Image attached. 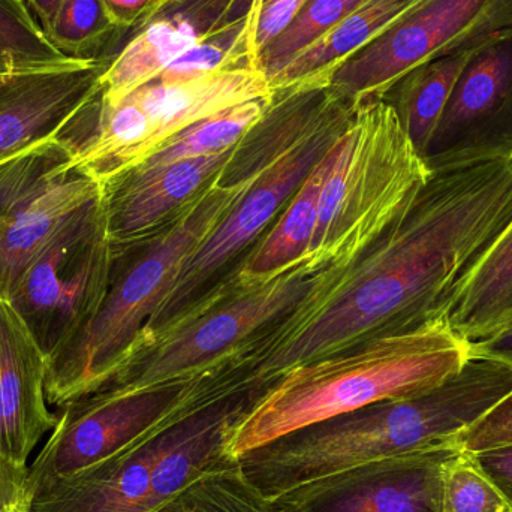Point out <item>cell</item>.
Masks as SVG:
<instances>
[{
  "label": "cell",
  "mask_w": 512,
  "mask_h": 512,
  "mask_svg": "<svg viewBox=\"0 0 512 512\" xmlns=\"http://www.w3.org/2000/svg\"><path fill=\"white\" fill-rule=\"evenodd\" d=\"M511 222L512 161L432 174L363 254L325 268L294 309L204 375L225 390H262L375 337L448 324Z\"/></svg>",
  "instance_id": "cell-1"
},
{
  "label": "cell",
  "mask_w": 512,
  "mask_h": 512,
  "mask_svg": "<svg viewBox=\"0 0 512 512\" xmlns=\"http://www.w3.org/2000/svg\"><path fill=\"white\" fill-rule=\"evenodd\" d=\"M512 393V369L471 357L432 390L337 415L237 457L246 480L268 501L307 481L457 438Z\"/></svg>",
  "instance_id": "cell-2"
},
{
  "label": "cell",
  "mask_w": 512,
  "mask_h": 512,
  "mask_svg": "<svg viewBox=\"0 0 512 512\" xmlns=\"http://www.w3.org/2000/svg\"><path fill=\"white\" fill-rule=\"evenodd\" d=\"M264 161L249 168L227 167L161 234L144 240L135 258L126 249H114L101 306L48 360V403L63 408L93 393L140 352L147 325L167 300L183 265L248 191Z\"/></svg>",
  "instance_id": "cell-3"
},
{
  "label": "cell",
  "mask_w": 512,
  "mask_h": 512,
  "mask_svg": "<svg viewBox=\"0 0 512 512\" xmlns=\"http://www.w3.org/2000/svg\"><path fill=\"white\" fill-rule=\"evenodd\" d=\"M471 342L441 324L367 340L292 367L270 385L237 430L234 456L355 409L432 390L459 373Z\"/></svg>",
  "instance_id": "cell-4"
},
{
  "label": "cell",
  "mask_w": 512,
  "mask_h": 512,
  "mask_svg": "<svg viewBox=\"0 0 512 512\" xmlns=\"http://www.w3.org/2000/svg\"><path fill=\"white\" fill-rule=\"evenodd\" d=\"M268 388L216 399L186 394L167 420L125 450L36 490L27 511H155L194 481L236 462L237 430Z\"/></svg>",
  "instance_id": "cell-5"
},
{
  "label": "cell",
  "mask_w": 512,
  "mask_h": 512,
  "mask_svg": "<svg viewBox=\"0 0 512 512\" xmlns=\"http://www.w3.org/2000/svg\"><path fill=\"white\" fill-rule=\"evenodd\" d=\"M430 177L394 108L382 98L358 105L322 188L309 264L319 270L351 264L399 218Z\"/></svg>",
  "instance_id": "cell-6"
},
{
  "label": "cell",
  "mask_w": 512,
  "mask_h": 512,
  "mask_svg": "<svg viewBox=\"0 0 512 512\" xmlns=\"http://www.w3.org/2000/svg\"><path fill=\"white\" fill-rule=\"evenodd\" d=\"M273 95L254 62L186 83L153 80L114 105H102L96 95L57 138L72 150L75 164L102 185L143 164L191 126Z\"/></svg>",
  "instance_id": "cell-7"
},
{
  "label": "cell",
  "mask_w": 512,
  "mask_h": 512,
  "mask_svg": "<svg viewBox=\"0 0 512 512\" xmlns=\"http://www.w3.org/2000/svg\"><path fill=\"white\" fill-rule=\"evenodd\" d=\"M355 108L333 95L318 116L286 123L248 191L183 265L167 300L147 325L140 352L182 322L206 298L213 280L262 236L345 131Z\"/></svg>",
  "instance_id": "cell-8"
},
{
  "label": "cell",
  "mask_w": 512,
  "mask_h": 512,
  "mask_svg": "<svg viewBox=\"0 0 512 512\" xmlns=\"http://www.w3.org/2000/svg\"><path fill=\"white\" fill-rule=\"evenodd\" d=\"M324 270L304 259L255 288L225 291L132 358L102 387L146 390L203 375L294 309Z\"/></svg>",
  "instance_id": "cell-9"
},
{
  "label": "cell",
  "mask_w": 512,
  "mask_h": 512,
  "mask_svg": "<svg viewBox=\"0 0 512 512\" xmlns=\"http://www.w3.org/2000/svg\"><path fill=\"white\" fill-rule=\"evenodd\" d=\"M113 264L101 195L57 234L8 300L48 360L95 315Z\"/></svg>",
  "instance_id": "cell-10"
},
{
  "label": "cell",
  "mask_w": 512,
  "mask_h": 512,
  "mask_svg": "<svg viewBox=\"0 0 512 512\" xmlns=\"http://www.w3.org/2000/svg\"><path fill=\"white\" fill-rule=\"evenodd\" d=\"M512 29V0H426L328 75L336 98L358 107L429 60L480 47Z\"/></svg>",
  "instance_id": "cell-11"
},
{
  "label": "cell",
  "mask_w": 512,
  "mask_h": 512,
  "mask_svg": "<svg viewBox=\"0 0 512 512\" xmlns=\"http://www.w3.org/2000/svg\"><path fill=\"white\" fill-rule=\"evenodd\" d=\"M189 382L137 391L105 385L63 406L50 438L27 466L24 501L45 484L104 462L152 432L179 408Z\"/></svg>",
  "instance_id": "cell-12"
},
{
  "label": "cell",
  "mask_w": 512,
  "mask_h": 512,
  "mask_svg": "<svg viewBox=\"0 0 512 512\" xmlns=\"http://www.w3.org/2000/svg\"><path fill=\"white\" fill-rule=\"evenodd\" d=\"M423 159L432 174L512 161V29L472 53Z\"/></svg>",
  "instance_id": "cell-13"
},
{
  "label": "cell",
  "mask_w": 512,
  "mask_h": 512,
  "mask_svg": "<svg viewBox=\"0 0 512 512\" xmlns=\"http://www.w3.org/2000/svg\"><path fill=\"white\" fill-rule=\"evenodd\" d=\"M457 444L373 460L307 481L270 501V512H441Z\"/></svg>",
  "instance_id": "cell-14"
},
{
  "label": "cell",
  "mask_w": 512,
  "mask_h": 512,
  "mask_svg": "<svg viewBox=\"0 0 512 512\" xmlns=\"http://www.w3.org/2000/svg\"><path fill=\"white\" fill-rule=\"evenodd\" d=\"M237 147L224 155L132 168L102 183V206L114 248H129L164 230L222 176Z\"/></svg>",
  "instance_id": "cell-15"
},
{
  "label": "cell",
  "mask_w": 512,
  "mask_h": 512,
  "mask_svg": "<svg viewBox=\"0 0 512 512\" xmlns=\"http://www.w3.org/2000/svg\"><path fill=\"white\" fill-rule=\"evenodd\" d=\"M107 62L75 59L0 78V164L56 138L98 95Z\"/></svg>",
  "instance_id": "cell-16"
},
{
  "label": "cell",
  "mask_w": 512,
  "mask_h": 512,
  "mask_svg": "<svg viewBox=\"0 0 512 512\" xmlns=\"http://www.w3.org/2000/svg\"><path fill=\"white\" fill-rule=\"evenodd\" d=\"M255 0H176L108 60L98 101L114 105L156 80L174 60L254 8Z\"/></svg>",
  "instance_id": "cell-17"
},
{
  "label": "cell",
  "mask_w": 512,
  "mask_h": 512,
  "mask_svg": "<svg viewBox=\"0 0 512 512\" xmlns=\"http://www.w3.org/2000/svg\"><path fill=\"white\" fill-rule=\"evenodd\" d=\"M48 358L8 301L0 300V457L21 471L56 427L47 406Z\"/></svg>",
  "instance_id": "cell-18"
},
{
  "label": "cell",
  "mask_w": 512,
  "mask_h": 512,
  "mask_svg": "<svg viewBox=\"0 0 512 512\" xmlns=\"http://www.w3.org/2000/svg\"><path fill=\"white\" fill-rule=\"evenodd\" d=\"M101 195V183L74 164L11 209L0 222V300H9L57 234Z\"/></svg>",
  "instance_id": "cell-19"
},
{
  "label": "cell",
  "mask_w": 512,
  "mask_h": 512,
  "mask_svg": "<svg viewBox=\"0 0 512 512\" xmlns=\"http://www.w3.org/2000/svg\"><path fill=\"white\" fill-rule=\"evenodd\" d=\"M343 132L292 195L273 228L243 261L231 289L255 288L306 259L318 224L319 198L339 158Z\"/></svg>",
  "instance_id": "cell-20"
},
{
  "label": "cell",
  "mask_w": 512,
  "mask_h": 512,
  "mask_svg": "<svg viewBox=\"0 0 512 512\" xmlns=\"http://www.w3.org/2000/svg\"><path fill=\"white\" fill-rule=\"evenodd\" d=\"M423 2L426 0H366L330 32L286 63L270 81L271 89L328 80L336 66L375 41L403 15Z\"/></svg>",
  "instance_id": "cell-21"
},
{
  "label": "cell",
  "mask_w": 512,
  "mask_h": 512,
  "mask_svg": "<svg viewBox=\"0 0 512 512\" xmlns=\"http://www.w3.org/2000/svg\"><path fill=\"white\" fill-rule=\"evenodd\" d=\"M477 48L457 51L417 66L403 75L382 98L394 108L409 140L421 156L447 107L457 80Z\"/></svg>",
  "instance_id": "cell-22"
},
{
  "label": "cell",
  "mask_w": 512,
  "mask_h": 512,
  "mask_svg": "<svg viewBox=\"0 0 512 512\" xmlns=\"http://www.w3.org/2000/svg\"><path fill=\"white\" fill-rule=\"evenodd\" d=\"M512 319V222L477 268L448 325L468 342L507 327Z\"/></svg>",
  "instance_id": "cell-23"
},
{
  "label": "cell",
  "mask_w": 512,
  "mask_h": 512,
  "mask_svg": "<svg viewBox=\"0 0 512 512\" xmlns=\"http://www.w3.org/2000/svg\"><path fill=\"white\" fill-rule=\"evenodd\" d=\"M273 96L237 105L191 126L164 144L155 155L150 156L138 167L155 168L171 162L185 161V159L224 155L231 152L261 122L270 107Z\"/></svg>",
  "instance_id": "cell-24"
},
{
  "label": "cell",
  "mask_w": 512,
  "mask_h": 512,
  "mask_svg": "<svg viewBox=\"0 0 512 512\" xmlns=\"http://www.w3.org/2000/svg\"><path fill=\"white\" fill-rule=\"evenodd\" d=\"M45 35L24 0H0V78L72 62Z\"/></svg>",
  "instance_id": "cell-25"
},
{
  "label": "cell",
  "mask_w": 512,
  "mask_h": 512,
  "mask_svg": "<svg viewBox=\"0 0 512 512\" xmlns=\"http://www.w3.org/2000/svg\"><path fill=\"white\" fill-rule=\"evenodd\" d=\"M153 512H270V501L246 480L236 460L194 481Z\"/></svg>",
  "instance_id": "cell-26"
},
{
  "label": "cell",
  "mask_w": 512,
  "mask_h": 512,
  "mask_svg": "<svg viewBox=\"0 0 512 512\" xmlns=\"http://www.w3.org/2000/svg\"><path fill=\"white\" fill-rule=\"evenodd\" d=\"M251 26L252 11L186 51L156 80L164 83H186L234 66L256 63L252 53Z\"/></svg>",
  "instance_id": "cell-27"
},
{
  "label": "cell",
  "mask_w": 512,
  "mask_h": 512,
  "mask_svg": "<svg viewBox=\"0 0 512 512\" xmlns=\"http://www.w3.org/2000/svg\"><path fill=\"white\" fill-rule=\"evenodd\" d=\"M366 0H307L288 27L259 53V69L268 83L295 56L330 32Z\"/></svg>",
  "instance_id": "cell-28"
},
{
  "label": "cell",
  "mask_w": 512,
  "mask_h": 512,
  "mask_svg": "<svg viewBox=\"0 0 512 512\" xmlns=\"http://www.w3.org/2000/svg\"><path fill=\"white\" fill-rule=\"evenodd\" d=\"M74 164V153L57 137L2 162L0 222L23 198Z\"/></svg>",
  "instance_id": "cell-29"
},
{
  "label": "cell",
  "mask_w": 512,
  "mask_h": 512,
  "mask_svg": "<svg viewBox=\"0 0 512 512\" xmlns=\"http://www.w3.org/2000/svg\"><path fill=\"white\" fill-rule=\"evenodd\" d=\"M113 33L117 30L102 0H63L45 35L65 56L92 59Z\"/></svg>",
  "instance_id": "cell-30"
},
{
  "label": "cell",
  "mask_w": 512,
  "mask_h": 512,
  "mask_svg": "<svg viewBox=\"0 0 512 512\" xmlns=\"http://www.w3.org/2000/svg\"><path fill=\"white\" fill-rule=\"evenodd\" d=\"M441 512H511L496 487L484 477L466 451L447 463Z\"/></svg>",
  "instance_id": "cell-31"
},
{
  "label": "cell",
  "mask_w": 512,
  "mask_h": 512,
  "mask_svg": "<svg viewBox=\"0 0 512 512\" xmlns=\"http://www.w3.org/2000/svg\"><path fill=\"white\" fill-rule=\"evenodd\" d=\"M512 444V393L457 438L460 450L481 453Z\"/></svg>",
  "instance_id": "cell-32"
},
{
  "label": "cell",
  "mask_w": 512,
  "mask_h": 512,
  "mask_svg": "<svg viewBox=\"0 0 512 512\" xmlns=\"http://www.w3.org/2000/svg\"><path fill=\"white\" fill-rule=\"evenodd\" d=\"M117 32L135 33L161 17L176 0H102Z\"/></svg>",
  "instance_id": "cell-33"
},
{
  "label": "cell",
  "mask_w": 512,
  "mask_h": 512,
  "mask_svg": "<svg viewBox=\"0 0 512 512\" xmlns=\"http://www.w3.org/2000/svg\"><path fill=\"white\" fill-rule=\"evenodd\" d=\"M468 454L484 477L501 493L512 512V444Z\"/></svg>",
  "instance_id": "cell-34"
},
{
  "label": "cell",
  "mask_w": 512,
  "mask_h": 512,
  "mask_svg": "<svg viewBox=\"0 0 512 512\" xmlns=\"http://www.w3.org/2000/svg\"><path fill=\"white\" fill-rule=\"evenodd\" d=\"M471 357L501 361L512 369V324L471 343Z\"/></svg>",
  "instance_id": "cell-35"
},
{
  "label": "cell",
  "mask_w": 512,
  "mask_h": 512,
  "mask_svg": "<svg viewBox=\"0 0 512 512\" xmlns=\"http://www.w3.org/2000/svg\"><path fill=\"white\" fill-rule=\"evenodd\" d=\"M26 472L15 468L0 457V511L24 501L23 487Z\"/></svg>",
  "instance_id": "cell-36"
},
{
  "label": "cell",
  "mask_w": 512,
  "mask_h": 512,
  "mask_svg": "<svg viewBox=\"0 0 512 512\" xmlns=\"http://www.w3.org/2000/svg\"><path fill=\"white\" fill-rule=\"evenodd\" d=\"M24 3L38 21L39 26L44 29V32H47L53 24L63 0H24Z\"/></svg>",
  "instance_id": "cell-37"
},
{
  "label": "cell",
  "mask_w": 512,
  "mask_h": 512,
  "mask_svg": "<svg viewBox=\"0 0 512 512\" xmlns=\"http://www.w3.org/2000/svg\"><path fill=\"white\" fill-rule=\"evenodd\" d=\"M0 512H27V504L24 501L18 502V504L12 505L8 510H3Z\"/></svg>",
  "instance_id": "cell-38"
},
{
  "label": "cell",
  "mask_w": 512,
  "mask_h": 512,
  "mask_svg": "<svg viewBox=\"0 0 512 512\" xmlns=\"http://www.w3.org/2000/svg\"><path fill=\"white\" fill-rule=\"evenodd\" d=\"M262 2H265V0H255L254 8H256V6H258V5H261ZM254 8H252V9H254Z\"/></svg>",
  "instance_id": "cell-39"
},
{
  "label": "cell",
  "mask_w": 512,
  "mask_h": 512,
  "mask_svg": "<svg viewBox=\"0 0 512 512\" xmlns=\"http://www.w3.org/2000/svg\"><path fill=\"white\" fill-rule=\"evenodd\" d=\"M511 324H512V319H511V321H510V324H508V325H511ZM508 325H507V327H508Z\"/></svg>",
  "instance_id": "cell-40"
}]
</instances>
